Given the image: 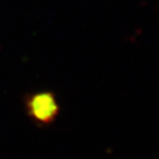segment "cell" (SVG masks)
I'll use <instances>...</instances> for the list:
<instances>
[{"label": "cell", "instance_id": "cell-1", "mask_svg": "<svg viewBox=\"0 0 159 159\" xmlns=\"http://www.w3.org/2000/svg\"><path fill=\"white\" fill-rule=\"evenodd\" d=\"M27 112L38 124H51L59 115L60 106L54 94L51 92H40L27 98Z\"/></svg>", "mask_w": 159, "mask_h": 159}]
</instances>
